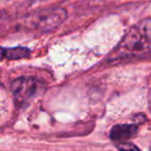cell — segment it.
Wrapping results in <instances>:
<instances>
[{"label":"cell","mask_w":151,"mask_h":151,"mask_svg":"<svg viewBox=\"0 0 151 151\" xmlns=\"http://www.w3.org/2000/svg\"><path fill=\"white\" fill-rule=\"evenodd\" d=\"M118 57H136L151 54V22H141L133 26L119 45Z\"/></svg>","instance_id":"1"},{"label":"cell","mask_w":151,"mask_h":151,"mask_svg":"<svg viewBox=\"0 0 151 151\" xmlns=\"http://www.w3.org/2000/svg\"><path fill=\"white\" fill-rule=\"evenodd\" d=\"M44 88V82L34 77H20L12 83V91L18 105H24Z\"/></svg>","instance_id":"2"},{"label":"cell","mask_w":151,"mask_h":151,"mask_svg":"<svg viewBox=\"0 0 151 151\" xmlns=\"http://www.w3.org/2000/svg\"><path fill=\"white\" fill-rule=\"evenodd\" d=\"M66 19V10L61 7H56L39 14L35 21V27L42 32H53L58 29Z\"/></svg>","instance_id":"3"},{"label":"cell","mask_w":151,"mask_h":151,"mask_svg":"<svg viewBox=\"0 0 151 151\" xmlns=\"http://www.w3.org/2000/svg\"><path fill=\"white\" fill-rule=\"evenodd\" d=\"M138 127L136 124H116L110 132V138L115 142L124 143L137 134Z\"/></svg>","instance_id":"4"},{"label":"cell","mask_w":151,"mask_h":151,"mask_svg":"<svg viewBox=\"0 0 151 151\" xmlns=\"http://www.w3.org/2000/svg\"><path fill=\"white\" fill-rule=\"evenodd\" d=\"M30 54V50H28L27 47H23V46H17V47L5 50V58L9 60H20V59L28 58Z\"/></svg>","instance_id":"5"},{"label":"cell","mask_w":151,"mask_h":151,"mask_svg":"<svg viewBox=\"0 0 151 151\" xmlns=\"http://www.w3.org/2000/svg\"><path fill=\"white\" fill-rule=\"evenodd\" d=\"M119 151H141L138 146H136L135 144L131 143V142H124L121 143L118 146Z\"/></svg>","instance_id":"6"},{"label":"cell","mask_w":151,"mask_h":151,"mask_svg":"<svg viewBox=\"0 0 151 151\" xmlns=\"http://www.w3.org/2000/svg\"><path fill=\"white\" fill-rule=\"evenodd\" d=\"M3 58H5V48L0 47V61Z\"/></svg>","instance_id":"7"},{"label":"cell","mask_w":151,"mask_h":151,"mask_svg":"<svg viewBox=\"0 0 151 151\" xmlns=\"http://www.w3.org/2000/svg\"><path fill=\"white\" fill-rule=\"evenodd\" d=\"M150 151H151V147H150Z\"/></svg>","instance_id":"8"}]
</instances>
